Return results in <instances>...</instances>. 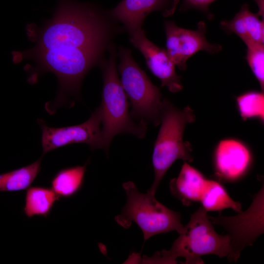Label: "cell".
<instances>
[{
    "label": "cell",
    "instance_id": "obj_1",
    "mask_svg": "<svg viewBox=\"0 0 264 264\" xmlns=\"http://www.w3.org/2000/svg\"><path fill=\"white\" fill-rule=\"evenodd\" d=\"M52 18L33 36L35 46L23 52L35 63L37 76L50 72L59 88H80L85 75L96 63L106 45L109 30L105 20L92 4L74 0H57Z\"/></svg>",
    "mask_w": 264,
    "mask_h": 264
},
{
    "label": "cell",
    "instance_id": "obj_6",
    "mask_svg": "<svg viewBox=\"0 0 264 264\" xmlns=\"http://www.w3.org/2000/svg\"><path fill=\"white\" fill-rule=\"evenodd\" d=\"M118 70L122 87L131 106L130 114L137 122L160 123L162 95L133 59L131 51L119 49Z\"/></svg>",
    "mask_w": 264,
    "mask_h": 264
},
{
    "label": "cell",
    "instance_id": "obj_3",
    "mask_svg": "<svg viewBox=\"0 0 264 264\" xmlns=\"http://www.w3.org/2000/svg\"><path fill=\"white\" fill-rule=\"evenodd\" d=\"M195 120L193 110L189 106L181 110L167 99L162 100L161 126L152 155L154 178L147 192L155 195L161 180L176 160L188 162L193 160L192 146L183 138L186 125Z\"/></svg>",
    "mask_w": 264,
    "mask_h": 264
},
{
    "label": "cell",
    "instance_id": "obj_20",
    "mask_svg": "<svg viewBox=\"0 0 264 264\" xmlns=\"http://www.w3.org/2000/svg\"><path fill=\"white\" fill-rule=\"evenodd\" d=\"M246 61L263 91L264 88V44H253L246 45Z\"/></svg>",
    "mask_w": 264,
    "mask_h": 264
},
{
    "label": "cell",
    "instance_id": "obj_9",
    "mask_svg": "<svg viewBox=\"0 0 264 264\" xmlns=\"http://www.w3.org/2000/svg\"><path fill=\"white\" fill-rule=\"evenodd\" d=\"M164 29L166 50L172 61L180 70H185L187 61L199 51L214 54L222 50L220 45L207 41L204 22L198 23L196 30H190L178 26L173 21H167L164 22Z\"/></svg>",
    "mask_w": 264,
    "mask_h": 264
},
{
    "label": "cell",
    "instance_id": "obj_4",
    "mask_svg": "<svg viewBox=\"0 0 264 264\" xmlns=\"http://www.w3.org/2000/svg\"><path fill=\"white\" fill-rule=\"evenodd\" d=\"M103 88L99 106L102 113L101 134L104 149L108 152L113 137L119 134H132L144 137L147 124L132 117L130 103L122 87L116 65L114 49L110 48L108 60L102 64Z\"/></svg>",
    "mask_w": 264,
    "mask_h": 264
},
{
    "label": "cell",
    "instance_id": "obj_18",
    "mask_svg": "<svg viewBox=\"0 0 264 264\" xmlns=\"http://www.w3.org/2000/svg\"><path fill=\"white\" fill-rule=\"evenodd\" d=\"M206 211H221L231 208L237 212L242 211L241 204L234 200L224 187L219 182L209 179L200 200Z\"/></svg>",
    "mask_w": 264,
    "mask_h": 264
},
{
    "label": "cell",
    "instance_id": "obj_2",
    "mask_svg": "<svg viewBox=\"0 0 264 264\" xmlns=\"http://www.w3.org/2000/svg\"><path fill=\"white\" fill-rule=\"evenodd\" d=\"M202 206L191 216L183 231L175 241L169 250L157 252L145 262L156 264H175L178 257L185 259V264H203L202 255L214 254L220 257L232 254L230 239L227 234H218Z\"/></svg>",
    "mask_w": 264,
    "mask_h": 264
},
{
    "label": "cell",
    "instance_id": "obj_7",
    "mask_svg": "<svg viewBox=\"0 0 264 264\" xmlns=\"http://www.w3.org/2000/svg\"><path fill=\"white\" fill-rule=\"evenodd\" d=\"M210 221L220 225L227 232L232 247L230 261L236 262L241 251L252 245L264 232V187L255 196L247 210L235 216H208Z\"/></svg>",
    "mask_w": 264,
    "mask_h": 264
},
{
    "label": "cell",
    "instance_id": "obj_15",
    "mask_svg": "<svg viewBox=\"0 0 264 264\" xmlns=\"http://www.w3.org/2000/svg\"><path fill=\"white\" fill-rule=\"evenodd\" d=\"M87 165L86 163L64 168L54 176L51 188L60 198H70L80 191L84 184Z\"/></svg>",
    "mask_w": 264,
    "mask_h": 264
},
{
    "label": "cell",
    "instance_id": "obj_17",
    "mask_svg": "<svg viewBox=\"0 0 264 264\" xmlns=\"http://www.w3.org/2000/svg\"><path fill=\"white\" fill-rule=\"evenodd\" d=\"M41 157L34 163L0 174V192H14L29 188L41 169Z\"/></svg>",
    "mask_w": 264,
    "mask_h": 264
},
{
    "label": "cell",
    "instance_id": "obj_5",
    "mask_svg": "<svg viewBox=\"0 0 264 264\" xmlns=\"http://www.w3.org/2000/svg\"><path fill=\"white\" fill-rule=\"evenodd\" d=\"M123 187L127 199L120 214L115 217L117 223L128 228L134 222L142 231L144 241L154 235L169 231L182 233L184 226L179 212L159 202L155 195L148 192L141 193L133 182L124 183Z\"/></svg>",
    "mask_w": 264,
    "mask_h": 264
},
{
    "label": "cell",
    "instance_id": "obj_11",
    "mask_svg": "<svg viewBox=\"0 0 264 264\" xmlns=\"http://www.w3.org/2000/svg\"><path fill=\"white\" fill-rule=\"evenodd\" d=\"M252 156L240 141L227 139L217 145L214 156L215 174L226 181H235L244 176L250 167Z\"/></svg>",
    "mask_w": 264,
    "mask_h": 264
},
{
    "label": "cell",
    "instance_id": "obj_14",
    "mask_svg": "<svg viewBox=\"0 0 264 264\" xmlns=\"http://www.w3.org/2000/svg\"><path fill=\"white\" fill-rule=\"evenodd\" d=\"M220 27L228 33L237 35L246 45L264 42V22L252 13L247 4L242 5L231 20H223Z\"/></svg>",
    "mask_w": 264,
    "mask_h": 264
},
{
    "label": "cell",
    "instance_id": "obj_8",
    "mask_svg": "<svg viewBox=\"0 0 264 264\" xmlns=\"http://www.w3.org/2000/svg\"><path fill=\"white\" fill-rule=\"evenodd\" d=\"M42 130L43 154L59 148L77 143L88 144L91 150L104 149L101 134L102 113L100 107L85 122L71 126L54 128L38 119Z\"/></svg>",
    "mask_w": 264,
    "mask_h": 264
},
{
    "label": "cell",
    "instance_id": "obj_13",
    "mask_svg": "<svg viewBox=\"0 0 264 264\" xmlns=\"http://www.w3.org/2000/svg\"><path fill=\"white\" fill-rule=\"evenodd\" d=\"M209 179L184 161L178 176L169 183L171 194L186 206L200 201Z\"/></svg>",
    "mask_w": 264,
    "mask_h": 264
},
{
    "label": "cell",
    "instance_id": "obj_21",
    "mask_svg": "<svg viewBox=\"0 0 264 264\" xmlns=\"http://www.w3.org/2000/svg\"><path fill=\"white\" fill-rule=\"evenodd\" d=\"M215 0H183L181 8L183 10L190 8L198 9L205 14L208 18L212 19V15L209 11L210 5Z\"/></svg>",
    "mask_w": 264,
    "mask_h": 264
},
{
    "label": "cell",
    "instance_id": "obj_23",
    "mask_svg": "<svg viewBox=\"0 0 264 264\" xmlns=\"http://www.w3.org/2000/svg\"><path fill=\"white\" fill-rule=\"evenodd\" d=\"M257 3L259 11L257 13L258 16H261L264 18V0H254Z\"/></svg>",
    "mask_w": 264,
    "mask_h": 264
},
{
    "label": "cell",
    "instance_id": "obj_12",
    "mask_svg": "<svg viewBox=\"0 0 264 264\" xmlns=\"http://www.w3.org/2000/svg\"><path fill=\"white\" fill-rule=\"evenodd\" d=\"M179 0H122L110 11V15L122 22L131 33L141 28L150 13L160 12L164 17L172 15Z\"/></svg>",
    "mask_w": 264,
    "mask_h": 264
},
{
    "label": "cell",
    "instance_id": "obj_10",
    "mask_svg": "<svg viewBox=\"0 0 264 264\" xmlns=\"http://www.w3.org/2000/svg\"><path fill=\"white\" fill-rule=\"evenodd\" d=\"M130 35V42L143 55L150 71L160 80L161 86L166 87L173 93L180 91L183 88L180 77L166 50L150 41L141 28Z\"/></svg>",
    "mask_w": 264,
    "mask_h": 264
},
{
    "label": "cell",
    "instance_id": "obj_16",
    "mask_svg": "<svg viewBox=\"0 0 264 264\" xmlns=\"http://www.w3.org/2000/svg\"><path fill=\"white\" fill-rule=\"evenodd\" d=\"M59 199L51 188L30 186L26 191L23 212L29 218L34 216L47 217Z\"/></svg>",
    "mask_w": 264,
    "mask_h": 264
},
{
    "label": "cell",
    "instance_id": "obj_19",
    "mask_svg": "<svg viewBox=\"0 0 264 264\" xmlns=\"http://www.w3.org/2000/svg\"><path fill=\"white\" fill-rule=\"evenodd\" d=\"M237 104L243 120L257 118L264 120V94L256 91L246 92L237 97Z\"/></svg>",
    "mask_w": 264,
    "mask_h": 264
},
{
    "label": "cell",
    "instance_id": "obj_22",
    "mask_svg": "<svg viewBox=\"0 0 264 264\" xmlns=\"http://www.w3.org/2000/svg\"><path fill=\"white\" fill-rule=\"evenodd\" d=\"M19 53V52H18ZM20 54V53H19ZM19 54L16 52H14L12 53V60L13 61L14 63H18V61L20 59L19 57ZM30 82H34V80H32L30 77L29 79ZM69 98H63L59 97L57 95L56 96V99L54 100V101L53 103V107H58L59 106H61L62 105H64L65 104L68 103Z\"/></svg>",
    "mask_w": 264,
    "mask_h": 264
}]
</instances>
